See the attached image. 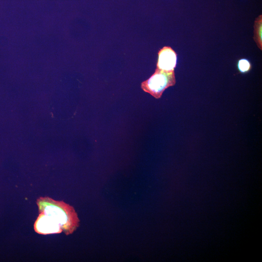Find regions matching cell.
Returning <instances> with one entry per match:
<instances>
[{"instance_id": "cell-1", "label": "cell", "mask_w": 262, "mask_h": 262, "mask_svg": "<svg viewBox=\"0 0 262 262\" xmlns=\"http://www.w3.org/2000/svg\"><path fill=\"white\" fill-rule=\"evenodd\" d=\"M36 204L39 213L54 219L66 235L72 234L79 226L80 220L75 209L66 202L45 196L38 198Z\"/></svg>"}, {"instance_id": "cell-2", "label": "cell", "mask_w": 262, "mask_h": 262, "mask_svg": "<svg viewBox=\"0 0 262 262\" xmlns=\"http://www.w3.org/2000/svg\"><path fill=\"white\" fill-rule=\"evenodd\" d=\"M175 83L174 71H165L156 68L154 73L141 83V87L144 91L159 98L166 89Z\"/></svg>"}, {"instance_id": "cell-3", "label": "cell", "mask_w": 262, "mask_h": 262, "mask_svg": "<svg viewBox=\"0 0 262 262\" xmlns=\"http://www.w3.org/2000/svg\"><path fill=\"white\" fill-rule=\"evenodd\" d=\"M34 231L40 234L60 233L63 231L58 223L52 217L40 213L34 223Z\"/></svg>"}, {"instance_id": "cell-4", "label": "cell", "mask_w": 262, "mask_h": 262, "mask_svg": "<svg viewBox=\"0 0 262 262\" xmlns=\"http://www.w3.org/2000/svg\"><path fill=\"white\" fill-rule=\"evenodd\" d=\"M177 63V54L169 46H164L158 52L156 68L165 71H174Z\"/></svg>"}, {"instance_id": "cell-5", "label": "cell", "mask_w": 262, "mask_h": 262, "mask_svg": "<svg viewBox=\"0 0 262 262\" xmlns=\"http://www.w3.org/2000/svg\"><path fill=\"white\" fill-rule=\"evenodd\" d=\"M262 16L259 15L256 18L254 24L253 39L258 46L262 49Z\"/></svg>"}, {"instance_id": "cell-6", "label": "cell", "mask_w": 262, "mask_h": 262, "mask_svg": "<svg viewBox=\"0 0 262 262\" xmlns=\"http://www.w3.org/2000/svg\"><path fill=\"white\" fill-rule=\"evenodd\" d=\"M236 67L239 73L246 74L251 70L252 65L249 60L243 58L238 60Z\"/></svg>"}]
</instances>
